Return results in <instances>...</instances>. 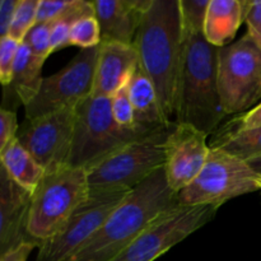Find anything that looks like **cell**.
<instances>
[{"instance_id":"9a60e30c","label":"cell","mask_w":261,"mask_h":261,"mask_svg":"<svg viewBox=\"0 0 261 261\" xmlns=\"http://www.w3.org/2000/svg\"><path fill=\"white\" fill-rule=\"evenodd\" d=\"M138 64L139 58L133 45L99 43L91 96L111 98L119 89L126 86Z\"/></svg>"},{"instance_id":"7a4b0ae2","label":"cell","mask_w":261,"mask_h":261,"mask_svg":"<svg viewBox=\"0 0 261 261\" xmlns=\"http://www.w3.org/2000/svg\"><path fill=\"white\" fill-rule=\"evenodd\" d=\"M178 206L177 194L160 168L133 189L93 237L68 261H111L153 222Z\"/></svg>"},{"instance_id":"e0dca14e","label":"cell","mask_w":261,"mask_h":261,"mask_svg":"<svg viewBox=\"0 0 261 261\" xmlns=\"http://www.w3.org/2000/svg\"><path fill=\"white\" fill-rule=\"evenodd\" d=\"M45 60L33 55L32 51L20 43L13 68L9 86L3 88V106L9 111L23 105L27 106L40 91L42 83V66Z\"/></svg>"},{"instance_id":"8992f818","label":"cell","mask_w":261,"mask_h":261,"mask_svg":"<svg viewBox=\"0 0 261 261\" xmlns=\"http://www.w3.org/2000/svg\"><path fill=\"white\" fill-rule=\"evenodd\" d=\"M173 126L152 130L89 170L87 172L89 191H130L162 168L166 143Z\"/></svg>"},{"instance_id":"5bb4252c","label":"cell","mask_w":261,"mask_h":261,"mask_svg":"<svg viewBox=\"0 0 261 261\" xmlns=\"http://www.w3.org/2000/svg\"><path fill=\"white\" fill-rule=\"evenodd\" d=\"M31 199L32 194L20 188L0 162V259L24 242H33L27 233Z\"/></svg>"},{"instance_id":"83f0119b","label":"cell","mask_w":261,"mask_h":261,"mask_svg":"<svg viewBox=\"0 0 261 261\" xmlns=\"http://www.w3.org/2000/svg\"><path fill=\"white\" fill-rule=\"evenodd\" d=\"M256 127H261V102L250 109L249 111L240 114L239 116L227 122L218 132H216L214 137H226V135L244 132V130L256 129Z\"/></svg>"},{"instance_id":"f1b7e54d","label":"cell","mask_w":261,"mask_h":261,"mask_svg":"<svg viewBox=\"0 0 261 261\" xmlns=\"http://www.w3.org/2000/svg\"><path fill=\"white\" fill-rule=\"evenodd\" d=\"M19 46L20 42L9 36L0 38V84L3 88L9 86L12 81L13 68Z\"/></svg>"},{"instance_id":"3957f363","label":"cell","mask_w":261,"mask_h":261,"mask_svg":"<svg viewBox=\"0 0 261 261\" xmlns=\"http://www.w3.org/2000/svg\"><path fill=\"white\" fill-rule=\"evenodd\" d=\"M184 61L177 124H188L204 134L216 132L226 116L218 88L219 48L203 32L182 35Z\"/></svg>"},{"instance_id":"4fadbf2b","label":"cell","mask_w":261,"mask_h":261,"mask_svg":"<svg viewBox=\"0 0 261 261\" xmlns=\"http://www.w3.org/2000/svg\"><path fill=\"white\" fill-rule=\"evenodd\" d=\"M208 135L188 124H176L166 143L165 170L171 190L178 194L199 176L208 158Z\"/></svg>"},{"instance_id":"cb8c5ba5","label":"cell","mask_w":261,"mask_h":261,"mask_svg":"<svg viewBox=\"0 0 261 261\" xmlns=\"http://www.w3.org/2000/svg\"><path fill=\"white\" fill-rule=\"evenodd\" d=\"M38 4L40 0H18L10 25L9 37L22 43L23 38L37 22Z\"/></svg>"},{"instance_id":"1f68e13d","label":"cell","mask_w":261,"mask_h":261,"mask_svg":"<svg viewBox=\"0 0 261 261\" xmlns=\"http://www.w3.org/2000/svg\"><path fill=\"white\" fill-rule=\"evenodd\" d=\"M75 20V18H68V19H61L51 24V53L71 46L70 30L71 24Z\"/></svg>"},{"instance_id":"d590c367","label":"cell","mask_w":261,"mask_h":261,"mask_svg":"<svg viewBox=\"0 0 261 261\" xmlns=\"http://www.w3.org/2000/svg\"><path fill=\"white\" fill-rule=\"evenodd\" d=\"M0 261H3V259H0Z\"/></svg>"},{"instance_id":"8fae6325","label":"cell","mask_w":261,"mask_h":261,"mask_svg":"<svg viewBox=\"0 0 261 261\" xmlns=\"http://www.w3.org/2000/svg\"><path fill=\"white\" fill-rule=\"evenodd\" d=\"M217 211L216 206L178 205L153 222L130 246L111 261H154L211 222Z\"/></svg>"},{"instance_id":"7402d4cb","label":"cell","mask_w":261,"mask_h":261,"mask_svg":"<svg viewBox=\"0 0 261 261\" xmlns=\"http://www.w3.org/2000/svg\"><path fill=\"white\" fill-rule=\"evenodd\" d=\"M94 15L93 3L86 0H40L37 9V22L53 23L61 19Z\"/></svg>"},{"instance_id":"d4e9b609","label":"cell","mask_w":261,"mask_h":261,"mask_svg":"<svg viewBox=\"0 0 261 261\" xmlns=\"http://www.w3.org/2000/svg\"><path fill=\"white\" fill-rule=\"evenodd\" d=\"M101 43V30L94 15H87L76 19L71 24L70 45L82 50L93 48Z\"/></svg>"},{"instance_id":"d6986e66","label":"cell","mask_w":261,"mask_h":261,"mask_svg":"<svg viewBox=\"0 0 261 261\" xmlns=\"http://www.w3.org/2000/svg\"><path fill=\"white\" fill-rule=\"evenodd\" d=\"M242 22H245L244 0H211L203 35L211 45L226 47L234 38Z\"/></svg>"},{"instance_id":"e575fe53","label":"cell","mask_w":261,"mask_h":261,"mask_svg":"<svg viewBox=\"0 0 261 261\" xmlns=\"http://www.w3.org/2000/svg\"><path fill=\"white\" fill-rule=\"evenodd\" d=\"M250 166H251V168L254 171H256L257 173L261 176V157H257V158H254V160L249 161Z\"/></svg>"},{"instance_id":"4316f807","label":"cell","mask_w":261,"mask_h":261,"mask_svg":"<svg viewBox=\"0 0 261 261\" xmlns=\"http://www.w3.org/2000/svg\"><path fill=\"white\" fill-rule=\"evenodd\" d=\"M112 116L122 129H135V112L127 94L126 86L116 92L111 97ZM139 129V127H137Z\"/></svg>"},{"instance_id":"ac0fdd59","label":"cell","mask_w":261,"mask_h":261,"mask_svg":"<svg viewBox=\"0 0 261 261\" xmlns=\"http://www.w3.org/2000/svg\"><path fill=\"white\" fill-rule=\"evenodd\" d=\"M127 94L135 112V126L142 130H154L167 125L161 111L157 91L140 64L133 71L126 84Z\"/></svg>"},{"instance_id":"4dcf8cb0","label":"cell","mask_w":261,"mask_h":261,"mask_svg":"<svg viewBox=\"0 0 261 261\" xmlns=\"http://www.w3.org/2000/svg\"><path fill=\"white\" fill-rule=\"evenodd\" d=\"M18 129L17 114L0 106V153L17 137Z\"/></svg>"},{"instance_id":"836d02e7","label":"cell","mask_w":261,"mask_h":261,"mask_svg":"<svg viewBox=\"0 0 261 261\" xmlns=\"http://www.w3.org/2000/svg\"><path fill=\"white\" fill-rule=\"evenodd\" d=\"M35 247H38L37 245L33 244V242H24L20 246H18L17 249L12 250L9 254L5 255L3 257V261H27L28 256L32 252V250Z\"/></svg>"},{"instance_id":"d6a6232c","label":"cell","mask_w":261,"mask_h":261,"mask_svg":"<svg viewBox=\"0 0 261 261\" xmlns=\"http://www.w3.org/2000/svg\"><path fill=\"white\" fill-rule=\"evenodd\" d=\"M18 0H0V38L9 36Z\"/></svg>"},{"instance_id":"9c48e42d","label":"cell","mask_w":261,"mask_h":261,"mask_svg":"<svg viewBox=\"0 0 261 261\" xmlns=\"http://www.w3.org/2000/svg\"><path fill=\"white\" fill-rule=\"evenodd\" d=\"M130 191H89L88 198L73 212L63 228L38 246L36 261H68L73 257L96 234Z\"/></svg>"},{"instance_id":"ffe728a7","label":"cell","mask_w":261,"mask_h":261,"mask_svg":"<svg viewBox=\"0 0 261 261\" xmlns=\"http://www.w3.org/2000/svg\"><path fill=\"white\" fill-rule=\"evenodd\" d=\"M0 162L10 177L28 193L33 194L45 176V170L22 147L17 138L0 153Z\"/></svg>"},{"instance_id":"603a6c76","label":"cell","mask_w":261,"mask_h":261,"mask_svg":"<svg viewBox=\"0 0 261 261\" xmlns=\"http://www.w3.org/2000/svg\"><path fill=\"white\" fill-rule=\"evenodd\" d=\"M209 3L211 0H178L182 35L203 32Z\"/></svg>"},{"instance_id":"44dd1931","label":"cell","mask_w":261,"mask_h":261,"mask_svg":"<svg viewBox=\"0 0 261 261\" xmlns=\"http://www.w3.org/2000/svg\"><path fill=\"white\" fill-rule=\"evenodd\" d=\"M211 148H219L240 160L249 162L261 157V127L234 133L226 137H213Z\"/></svg>"},{"instance_id":"2e32d148","label":"cell","mask_w":261,"mask_h":261,"mask_svg":"<svg viewBox=\"0 0 261 261\" xmlns=\"http://www.w3.org/2000/svg\"><path fill=\"white\" fill-rule=\"evenodd\" d=\"M92 3L101 30V43L133 45L143 15L152 0H96Z\"/></svg>"},{"instance_id":"277c9868","label":"cell","mask_w":261,"mask_h":261,"mask_svg":"<svg viewBox=\"0 0 261 261\" xmlns=\"http://www.w3.org/2000/svg\"><path fill=\"white\" fill-rule=\"evenodd\" d=\"M152 130L122 129L116 124L111 98L87 97L75 107L73 142L68 166L88 172L125 145Z\"/></svg>"},{"instance_id":"ba28073f","label":"cell","mask_w":261,"mask_h":261,"mask_svg":"<svg viewBox=\"0 0 261 261\" xmlns=\"http://www.w3.org/2000/svg\"><path fill=\"white\" fill-rule=\"evenodd\" d=\"M218 88L226 115L244 114L261 99V48L247 33L219 48Z\"/></svg>"},{"instance_id":"7c38bea8","label":"cell","mask_w":261,"mask_h":261,"mask_svg":"<svg viewBox=\"0 0 261 261\" xmlns=\"http://www.w3.org/2000/svg\"><path fill=\"white\" fill-rule=\"evenodd\" d=\"M75 107L32 120H24L17 133V140L37 161L46 173L68 166L73 142Z\"/></svg>"},{"instance_id":"f546056e","label":"cell","mask_w":261,"mask_h":261,"mask_svg":"<svg viewBox=\"0 0 261 261\" xmlns=\"http://www.w3.org/2000/svg\"><path fill=\"white\" fill-rule=\"evenodd\" d=\"M245 22L247 24V35L261 48V0L250 2L244 0Z\"/></svg>"},{"instance_id":"484cf974","label":"cell","mask_w":261,"mask_h":261,"mask_svg":"<svg viewBox=\"0 0 261 261\" xmlns=\"http://www.w3.org/2000/svg\"><path fill=\"white\" fill-rule=\"evenodd\" d=\"M24 43L33 55L37 58L46 59L51 55V24L50 23H36L30 32L23 38Z\"/></svg>"},{"instance_id":"52a82bcc","label":"cell","mask_w":261,"mask_h":261,"mask_svg":"<svg viewBox=\"0 0 261 261\" xmlns=\"http://www.w3.org/2000/svg\"><path fill=\"white\" fill-rule=\"evenodd\" d=\"M261 190V176L245 161L211 148L198 177L177 194L178 205L219 208L228 200Z\"/></svg>"},{"instance_id":"30bf717a","label":"cell","mask_w":261,"mask_h":261,"mask_svg":"<svg viewBox=\"0 0 261 261\" xmlns=\"http://www.w3.org/2000/svg\"><path fill=\"white\" fill-rule=\"evenodd\" d=\"M98 51L99 46L82 50L63 69L43 78L38 93L24 106L25 120L76 107L91 96Z\"/></svg>"},{"instance_id":"6da1fadb","label":"cell","mask_w":261,"mask_h":261,"mask_svg":"<svg viewBox=\"0 0 261 261\" xmlns=\"http://www.w3.org/2000/svg\"><path fill=\"white\" fill-rule=\"evenodd\" d=\"M133 46L140 66L154 84L166 124L176 125L184 61L178 0H152Z\"/></svg>"},{"instance_id":"5b68a950","label":"cell","mask_w":261,"mask_h":261,"mask_svg":"<svg viewBox=\"0 0 261 261\" xmlns=\"http://www.w3.org/2000/svg\"><path fill=\"white\" fill-rule=\"evenodd\" d=\"M88 194V177L83 168L66 166L45 173L31 199L27 219L30 239L40 246L55 236Z\"/></svg>"}]
</instances>
